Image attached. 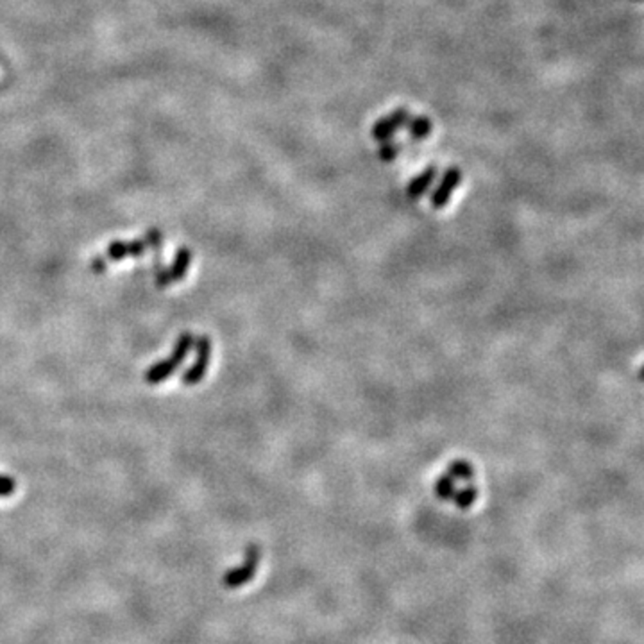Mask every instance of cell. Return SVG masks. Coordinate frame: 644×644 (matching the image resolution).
Masks as SVG:
<instances>
[{"label": "cell", "instance_id": "obj_1", "mask_svg": "<svg viewBox=\"0 0 644 644\" xmlns=\"http://www.w3.org/2000/svg\"><path fill=\"white\" fill-rule=\"evenodd\" d=\"M193 342H195V338H193V335L188 333V331L181 335L176 342L174 353L170 354L167 360L157 361V363H154V366L147 371L146 373L147 383H149V385H157V383H161V381H165L167 378L172 376V374L177 371V367H179L181 363L186 360V356H188L190 351L193 349Z\"/></svg>", "mask_w": 644, "mask_h": 644}, {"label": "cell", "instance_id": "obj_2", "mask_svg": "<svg viewBox=\"0 0 644 644\" xmlns=\"http://www.w3.org/2000/svg\"><path fill=\"white\" fill-rule=\"evenodd\" d=\"M259 557H262V551H259V548L256 546V544H249V546L245 548L244 564L238 567H233V569H229L228 573L224 574V578H222V584H224V587H228V589H238V587L249 584V581L255 578L256 567L259 566Z\"/></svg>", "mask_w": 644, "mask_h": 644}, {"label": "cell", "instance_id": "obj_3", "mask_svg": "<svg viewBox=\"0 0 644 644\" xmlns=\"http://www.w3.org/2000/svg\"><path fill=\"white\" fill-rule=\"evenodd\" d=\"M193 347H195V363L190 369H186V373L181 376V381L186 387H193L205 380L206 371H208L210 366V356H212V340L206 335L197 338L193 342Z\"/></svg>", "mask_w": 644, "mask_h": 644}, {"label": "cell", "instance_id": "obj_4", "mask_svg": "<svg viewBox=\"0 0 644 644\" xmlns=\"http://www.w3.org/2000/svg\"><path fill=\"white\" fill-rule=\"evenodd\" d=\"M190 264H192V251L186 247H181L176 252L172 265L169 269L161 267L160 271H156V285L160 288H167L169 285L177 283L181 279L188 274Z\"/></svg>", "mask_w": 644, "mask_h": 644}, {"label": "cell", "instance_id": "obj_5", "mask_svg": "<svg viewBox=\"0 0 644 644\" xmlns=\"http://www.w3.org/2000/svg\"><path fill=\"white\" fill-rule=\"evenodd\" d=\"M410 122V111L405 110V108H399V110L392 111L387 117L380 118L376 124L373 126V136L376 138L378 142H387V140H392L394 134L401 129L403 126Z\"/></svg>", "mask_w": 644, "mask_h": 644}, {"label": "cell", "instance_id": "obj_6", "mask_svg": "<svg viewBox=\"0 0 644 644\" xmlns=\"http://www.w3.org/2000/svg\"><path fill=\"white\" fill-rule=\"evenodd\" d=\"M460 183H462V170L456 169V167H451V169L446 170L444 177H442V181H440V185L437 186L435 192L432 193V199H430L432 200L433 208L435 210L444 208V206L449 202V197H451V193L455 192V188L460 185Z\"/></svg>", "mask_w": 644, "mask_h": 644}, {"label": "cell", "instance_id": "obj_7", "mask_svg": "<svg viewBox=\"0 0 644 644\" xmlns=\"http://www.w3.org/2000/svg\"><path fill=\"white\" fill-rule=\"evenodd\" d=\"M147 249L149 247H147L146 240H133V242L115 240L108 247V258L113 259V262H120V259L127 258V256H142Z\"/></svg>", "mask_w": 644, "mask_h": 644}, {"label": "cell", "instance_id": "obj_8", "mask_svg": "<svg viewBox=\"0 0 644 644\" xmlns=\"http://www.w3.org/2000/svg\"><path fill=\"white\" fill-rule=\"evenodd\" d=\"M437 177V167H428L425 169L419 176L413 177L412 181L408 183V188H406V193H408L410 199H419V197L425 195L426 192L430 190V185L433 183V179Z\"/></svg>", "mask_w": 644, "mask_h": 644}, {"label": "cell", "instance_id": "obj_9", "mask_svg": "<svg viewBox=\"0 0 644 644\" xmlns=\"http://www.w3.org/2000/svg\"><path fill=\"white\" fill-rule=\"evenodd\" d=\"M406 126H408L410 138H412V140H416V142H419V140H425V138H428L430 134H432V129H433V122L430 120L428 117L412 118V120H410V122L406 124Z\"/></svg>", "mask_w": 644, "mask_h": 644}, {"label": "cell", "instance_id": "obj_10", "mask_svg": "<svg viewBox=\"0 0 644 644\" xmlns=\"http://www.w3.org/2000/svg\"><path fill=\"white\" fill-rule=\"evenodd\" d=\"M476 499H478V489H476L475 485H468V487H464L462 491L455 492V496H453V501H455L456 507L464 508V510L465 508L472 507Z\"/></svg>", "mask_w": 644, "mask_h": 644}, {"label": "cell", "instance_id": "obj_11", "mask_svg": "<svg viewBox=\"0 0 644 644\" xmlns=\"http://www.w3.org/2000/svg\"><path fill=\"white\" fill-rule=\"evenodd\" d=\"M455 492H456L455 478H451V476H449L448 472H446V475H442L439 479H437L435 494L439 496V498L442 499V501H448V499H453Z\"/></svg>", "mask_w": 644, "mask_h": 644}, {"label": "cell", "instance_id": "obj_12", "mask_svg": "<svg viewBox=\"0 0 644 644\" xmlns=\"http://www.w3.org/2000/svg\"><path fill=\"white\" fill-rule=\"evenodd\" d=\"M448 475L455 479H471L475 476V469L465 460H456V462L449 464Z\"/></svg>", "mask_w": 644, "mask_h": 644}, {"label": "cell", "instance_id": "obj_13", "mask_svg": "<svg viewBox=\"0 0 644 644\" xmlns=\"http://www.w3.org/2000/svg\"><path fill=\"white\" fill-rule=\"evenodd\" d=\"M399 150H401L399 146H396L392 140H387V142H381L380 149H378V156H380L381 161H389L390 163V161L396 160L397 154H399Z\"/></svg>", "mask_w": 644, "mask_h": 644}, {"label": "cell", "instance_id": "obj_14", "mask_svg": "<svg viewBox=\"0 0 644 644\" xmlns=\"http://www.w3.org/2000/svg\"><path fill=\"white\" fill-rule=\"evenodd\" d=\"M143 240L147 242V247L153 249L154 255L157 256V252H160V249H161V244H163V235H161L160 229H156V228L149 229Z\"/></svg>", "mask_w": 644, "mask_h": 644}, {"label": "cell", "instance_id": "obj_15", "mask_svg": "<svg viewBox=\"0 0 644 644\" xmlns=\"http://www.w3.org/2000/svg\"><path fill=\"white\" fill-rule=\"evenodd\" d=\"M16 491V482L11 478V476L0 475V496L6 498V496H11L13 492Z\"/></svg>", "mask_w": 644, "mask_h": 644}, {"label": "cell", "instance_id": "obj_16", "mask_svg": "<svg viewBox=\"0 0 644 644\" xmlns=\"http://www.w3.org/2000/svg\"><path fill=\"white\" fill-rule=\"evenodd\" d=\"M91 269H94V272L101 274V272H103L104 269H106V262H104V259L101 258V256H95L94 262H91Z\"/></svg>", "mask_w": 644, "mask_h": 644}]
</instances>
